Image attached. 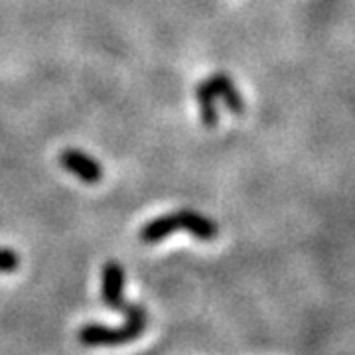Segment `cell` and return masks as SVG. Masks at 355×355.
<instances>
[{
	"label": "cell",
	"instance_id": "cell-1",
	"mask_svg": "<svg viewBox=\"0 0 355 355\" xmlns=\"http://www.w3.org/2000/svg\"><path fill=\"white\" fill-rule=\"evenodd\" d=\"M178 229L188 231L200 241H214L219 233L216 221H211L209 217L202 216L200 211L193 209H180L174 214L154 217L148 223H144L140 229V241L154 245L164 241L168 235H172Z\"/></svg>",
	"mask_w": 355,
	"mask_h": 355
},
{
	"label": "cell",
	"instance_id": "cell-2",
	"mask_svg": "<svg viewBox=\"0 0 355 355\" xmlns=\"http://www.w3.org/2000/svg\"><path fill=\"white\" fill-rule=\"evenodd\" d=\"M121 312L127 318L123 326L113 328V326H103V324H85L77 334L79 343L87 347H99V345H123V343L139 340L142 331L146 330V322H148L146 310L140 304L127 302Z\"/></svg>",
	"mask_w": 355,
	"mask_h": 355
},
{
	"label": "cell",
	"instance_id": "cell-3",
	"mask_svg": "<svg viewBox=\"0 0 355 355\" xmlns=\"http://www.w3.org/2000/svg\"><path fill=\"white\" fill-rule=\"evenodd\" d=\"M125 268L116 261L105 263L101 270V298L103 304L111 310H123L127 300H125Z\"/></svg>",
	"mask_w": 355,
	"mask_h": 355
},
{
	"label": "cell",
	"instance_id": "cell-4",
	"mask_svg": "<svg viewBox=\"0 0 355 355\" xmlns=\"http://www.w3.org/2000/svg\"><path fill=\"white\" fill-rule=\"evenodd\" d=\"M60 162L67 172H71L73 176L79 178L85 184H97L101 182L103 168L101 164L91 156V154L77 150V148H67L60 156Z\"/></svg>",
	"mask_w": 355,
	"mask_h": 355
},
{
	"label": "cell",
	"instance_id": "cell-5",
	"mask_svg": "<svg viewBox=\"0 0 355 355\" xmlns=\"http://www.w3.org/2000/svg\"><path fill=\"white\" fill-rule=\"evenodd\" d=\"M205 83L209 85L211 93L216 95L217 99L225 103V107L229 109V113H233L235 116H241L245 113V101H243L239 89L235 87L233 79L225 73H214L205 79Z\"/></svg>",
	"mask_w": 355,
	"mask_h": 355
},
{
	"label": "cell",
	"instance_id": "cell-6",
	"mask_svg": "<svg viewBox=\"0 0 355 355\" xmlns=\"http://www.w3.org/2000/svg\"><path fill=\"white\" fill-rule=\"evenodd\" d=\"M196 99L200 103V113H202V123L209 130H214L219 125V111H217V97L211 93L209 85L202 81L196 85Z\"/></svg>",
	"mask_w": 355,
	"mask_h": 355
},
{
	"label": "cell",
	"instance_id": "cell-7",
	"mask_svg": "<svg viewBox=\"0 0 355 355\" xmlns=\"http://www.w3.org/2000/svg\"><path fill=\"white\" fill-rule=\"evenodd\" d=\"M20 266V257L14 249L0 247V272L2 275H12Z\"/></svg>",
	"mask_w": 355,
	"mask_h": 355
}]
</instances>
